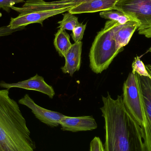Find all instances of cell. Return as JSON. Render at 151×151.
<instances>
[{
  "instance_id": "obj_17",
  "label": "cell",
  "mask_w": 151,
  "mask_h": 151,
  "mask_svg": "<svg viewBox=\"0 0 151 151\" xmlns=\"http://www.w3.org/2000/svg\"><path fill=\"white\" fill-rule=\"evenodd\" d=\"M79 23L78 17L68 12L63 14V19L58 22L59 26L58 28L62 30L72 31Z\"/></svg>"
},
{
  "instance_id": "obj_14",
  "label": "cell",
  "mask_w": 151,
  "mask_h": 151,
  "mask_svg": "<svg viewBox=\"0 0 151 151\" xmlns=\"http://www.w3.org/2000/svg\"><path fill=\"white\" fill-rule=\"evenodd\" d=\"M139 24L135 21H130L123 25H120L114 32V39L116 47L119 50L127 46L130 41L136 30L138 29Z\"/></svg>"
},
{
  "instance_id": "obj_12",
  "label": "cell",
  "mask_w": 151,
  "mask_h": 151,
  "mask_svg": "<svg viewBox=\"0 0 151 151\" xmlns=\"http://www.w3.org/2000/svg\"><path fill=\"white\" fill-rule=\"evenodd\" d=\"M117 0H92L82 3L73 7L69 11L71 14L93 13L114 9Z\"/></svg>"
},
{
  "instance_id": "obj_11",
  "label": "cell",
  "mask_w": 151,
  "mask_h": 151,
  "mask_svg": "<svg viewBox=\"0 0 151 151\" xmlns=\"http://www.w3.org/2000/svg\"><path fill=\"white\" fill-rule=\"evenodd\" d=\"M60 125L63 131L72 132L91 131L98 127L96 120L92 116L76 117L65 116L60 121Z\"/></svg>"
},
{
  "instance_id": "obj_15",
  "label": "cell",
  "mask_w": 151,
  "mask_h": 151,
  "mask_svg": "<svg viewBox=\"0 0 151 151\" xmlns=\"http://www.w3.org/2000/svg\"><path fill=\"white\" fill-rule=\"evenodd\" d=\"M72 44L70 41V36L68 33L65 30L59 29L55 34L54 45L59 56L64 57Z\"/></svg>"
},
{
  "instance_id": "obj_8",
  "label": "cell",
  "mask_w": 151,
  "mask_h": 151,
  "mask_svg": "<svg viewBox=\"0 0 151 151\" xmlns=\"http://www.w3.org/2000/svg\"><path fill=\"white\" fill-rule=\"evenodd\" d=\"M90 1L92 0H60L50 2H46L43 0H26L22 7L13 6L11 9L20 13L36 11L71 9L82 3Z\"/></svg>"
},
{
  "instance_id": "obj_13",
  "label": "cell",
  "mask_w": 151,
  "mask_h": 151,
  "mask_svg": "<svg viewBox=\"0 0 151 151\" xmlns=\"http://www.w3.org/2000/svg\"><path fill=\"white\" fill-rule=\"evenodd\" d=\"M81 42H74L65 56V64L61 68L63 72L72 76L74 73L79 70L81 67L82 48Z\"/></svg>"
},
{
  "instance_id": "obj_16",
  "label": "cell",
  "mask_w": 151,
  "mask_h": 151,
  "mask_svg": "<svg viewBox=\"0 0 151 151\" xmlns=\"http://www.w3.org/2000/svg\"><path fill=\"white\" fill-rule=\"evenodd\" d=\"M99 16L103 18L116 21L120 25L124 24L129 21H134L129 16L114 9L101 12L99 13Z\"/></svg>"
},
{
  "instance_id": "obj_9",
  "label": "cell",
  "mask_w": 151,
  "mask_h": 151,
  "mask_svg": "<svg viewBox=\"0 0 151 151\" xmlns=\"http://www.w3.org/2000/svg\"><path fill=\"white\" fill-rule=\"evenodd\" d=\"M19 103L31 109L37 119L51 127L59 126L60 121L65 116L58 112L50 111L39 106L28 94H26L19 99Z\"/></svg>"
},
{
  "instance_id": "obj_5",
  "label": "cell",
  "mask_w": 151,
  "mask_h": 151,
  "mask_svg": "<svg viewBox=\"0 0 151 151\" xmlns=\"http://www.w3.org/2000/svg\"><path fill=\"white\" fill-rule=\"evenodd\" d=\"M122 98L127 110L142 128L144 124V114L137 73H130L124 82Z\"/></svg>"
},
{
  "instance_id": "obj_7",
  "label": "cell",
  "mask_w": 151,
  "mask_h": 151,
  "mask_svg": "<svg viewBox=\"0 0 151 151\" xmlns=\"http://www.w3.org/2000/svg\"><path fill=\"white\" fill-rule=\"evenodd\" d=\"M70 9V8H68L22 12L16 17H12L8 26L11 29H15L24 28L26 26L34 23H39L42 26L43 21L47 19L68 12Z\"/></svg>"
},
{
  "instance_id": "obj_1",
  "label": "cell",
  "mask_w": 151,
  "mask_h": 151,
  "mask_svg": "<svg viewBox=\"0 0 151 151\" xmlns=\"http://www.w3.org/2000/svg\"><path fill=\"white\" fill-rule=\"evenodd\" d=\"M100 108L105 120L104 151H147L143 130L128 111L122 96L114 99L108 93Z\"/></svg>"
},
{
  "instance_id": "obj_18",
  "label": "cell",
  "mask_w": 151,
  "mask_h": 151,
  "mask_svg": "<svg viewBox=\"0 0 151 151\" xmlns=\"http://www.w3.org/2000/svg\"><path fill=\"white\" fill-rule=\"evenodd\" d=\"M132 72L145 77H148L151 79V75L149 73L142 61L138 56L136 57L132 63Z\"/></svg>"
},
{
  "instance_id": "obj_20",
  "label": "cell",
  "mask_w": 151,
  "mask_h": 151,
  "mask_svg": "<svg viewBox=\"0 0 151 151\" xmlns=\"http://www.w3.org/2000/svg\"><path fill=\"white\" fill-rule=\"evenodd\" d=\"M24 2L25 0H0V9H2L9 13L11 12L12 7L15 4Z\"/></svg>"
},
{
  "instance_id": "obj_10",
  "label": "cell",
  "mask_w": 151,
  "mask_h": 151,
  "mask_svg": "<svg viewBox=\"0 0 151 151\" xmlns=\"http://www.w3.org/2000/svg\"><path fill=\"white\" fill-rule=\"evenodd\" d=\"M0 87L9 89L11 88H17L36 91L46 94L50 99H53L55 94L53 87L48 84L45 82L43 77L40 76L38 74L25 81L15 83H7L5 82H1Z\"/></svg>"
},
{
  "instance_id": "obj_2",
  "label": "cell",
  "mask_w": 151,
  "mask_h": 151,
  "mask_svg": "<svg viewBox=\"0 0 151 151\" xmlns=\"http://www.w3.org/2000/svg\"><path fill=\"white\" fill-rule=\"evenodd\" d=\"M9 93L0 90V151H35L25 119Z\"/></svg>"
},
{
  "instance_id": "obj_23",
  "label": "cell",
  "mask_w": 151,
  "mask_h": 151,
  "mask_svg": "<svg viewBox=\"0 0 151 151\" xmlns=\"http://www.w3.org/2000/svg\"><path fill=\"white\" fill-rule=\"evenodd\" d=\"M148 52H150L151 54V47L149 48V49L148 50Z\"/></svg>"
},
{
  "instance_id": "obj_21",
  "label": "cell",
  "mask_w": 151,
  "mask_h": 151,
  "mask_svg": "<svg viewBox=\"0 0 151 151\" xmlns=\"http://www.w3.org/2000/svg\"><path fill=\"white\" fill-rule=\"evenodd\" d=\"M89 151H104L103 143L99 137H95L91 141Z\"/></svg>"
},
{
  "instance_id": "obj_3",
  "label": "cell",
  "mask_w": 151,
  "mask_h": 151,
  "mask_svg": "<svg viewBox=\"0 0 151 151\" xmlns=\"http://www.w3.org/2000/svg\"><path fill=\"white\" fill-rule=\"evenodd\" d=\"M118 22L108 20L95 37L89 54L90 67L96 74L108 69L113 60L121 50L116 47L114 33L120 25Z\"/></svg>"
},
{
  "instance_id": "obj_6",
  "label": "cell",
  "mask_w": 151,
  "mask_h": 151,
  "mask_svg": "<svg viewBox=\"0 0 151 151\" xmlns=\"http://www.w3.org/2000/svg\"><path fill=\"white\" fill-rule=\"evenodd\" d=\"M137 77L144 114V124L142 128L144 140L147 151H151V79L138 74Z\"/></svg>"
},
{
  "instance_id": "obj_4",
  "label": "cell",
  "mask_w": 151,
  "mask_h": 151,
  "mask_svg": "<svg viewBox=\"0 0 151 151\" xmlns=\"http://www.w3.org/2000/svg\"><path fill=\"white\" fill-rule=\"evenodd\" d=\"M114 10L138 22L139 34L151 38V0H117Z\"/></svg>"
},
{
  "instance_id": "obj_22",
  "label": "cell",
  "mask_w": 151,
  "mask_h": 151,
  "mask_svg": "<svg viewBox=\"0 0 151 151\" xmlns=\"http://www.w3.org/2000/svg\"><path fill=\"white\" fill-rule=\"evenodd\" d=\"M146 69L151 75V65H147L146 66Z\"/></svg>"
},
{
  "instance_id": "obj_19",
  "label": "cell",
  "mask_w": 151,
  "mask_h": 151,
  "mask_svg": "<svg viewBox=\"0 0 151 151\" xmlns=\"http://www.w3.org/2000/svg\"><path fill=\"white\" fill-rule=\"evenodd\" d=\"M87 27V24H83V23H79L77 25L74 27L72 31V33L71 36L72 37L73 40L74 42H81L83 38L84 32Z\"/></svg>"
}]
</instances>
